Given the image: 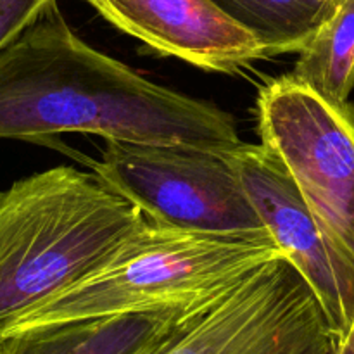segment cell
<instances>
[{
  "label": "cell",
  "mask_w": 354,
  "mask_h": 354,
  "mask_svg": "<svg viewBox=\"0 0 354 354\" xmlns=\"http://www.w3.org/2000/svg\"><path fill=\"white\" fill-rule=\"evenodd\" d=\"M207 310L111 315L12 328L0 334V354H156Z\"/></svg>",
  "instance_id": "obj_9"
},
{
  "label": "cell",
  "mask_w": 354,
  "mask_h": 354,
  "mask_svg": "<svg viewBox=\"0 0 354 354\" xmlns=\"http://www.w3.org/2000/svg\"><path fill=\"white\" fill-rule=\"evenodd\" d=\"M328 354H354V320L351 327L348 328V332L335 339L334 346H332Z\"/></svg>",
  "instance_id": "obj_13"
},
{
  "label": "cell",
  "mask_w": 354,
  "mask_h": 354,
  "mask_svg": "<svg viewBox=\"0 0 354 354\" xmlns=\"http://www.w3.org/2000/svg\"><path fill=\"white\" fill-rule=\"evenodd\" d=\"M114 28L196 68L239 73L268 59L265 45L213 0H85Z\"/></svg>",
  "instance_id": "obj_8"
},
{
  "label": "cell",
  "mask_w": 354,
  "mask_h": 354,
  "mask_svg": "<svg viewBox=\"0 0 354 354\" xmlns=\"http://www.w3.org/2000/svg\"><path fill=\"white\" fill-rule=\"evenodd\" d=\"M93 175L147 220L206 234H270L228 149L107 140Z\"/></svg>",
  "instance_id": "obj_4"
},
{
  "label": "cell",
  "mask_w": 354,
  "mask_h": 354,
  "mask_svg": "<svg viewBox=\"0 0 354 354\" xmlns=\"http://www.w3.org/2000/svg\"><path fill=\"white\" fill-rule=\"evenodd\" d=\"M279 256L286 254L270 234H206L145 218L100 268L9 330L111 315L203 311Z\"/></svg>",
  "instance_id": "obj_3"
},
{
  "label": "cell",
  "mask_w": 354,
  "mask_h": 354,
  "mask_svg": "<svg viewBox=\"0 0 354 354\" xmlns=\"http://www.w3.org/2000/svg\"><path fill=\"white\" fill-rule=\"evenodd\" d=\"M55 0H0V48L37 21Z\"/></svg>",
  "instance_id": "obj_12"
},
{
  "label": "cell",
  "mask_w": 354,
  "mask_h": 354,
  "mask_svg": "<svg viewBox=\"0 0 354 354\" xmlns=\"http://www.w3.org/2000/svg\"><path fill=\"white\" fill-rule=\"evenodd\" d=\"M290 75L327 99L349 100L354 86V0H335Z\"/></svg>",
  "instance_id": "obj_10"
},
{
  "label": "cell",
  "mask_w": 354,
  "mask_h": 354,
  "mask_svg": "<svg viewBox=\"0 0 354 354\" xmlns=\"http://www.w3.org/2000/svg\"><path fill=\"white\" fill-rule=\"evenodd\" d=\"M256 114L263 147L354 258V104L327 99L289 73L259 88Z\"/></svg>",
  "instance_id": "obj_5"
},
{
  "label": "cell",
  "mask_w": 354,
  "mask_h": 354,
  "mask_svg": "<svg viewBox=\"0 0 354 354\" xmlns=\"http://www.w3.org/2000/svg\"><path fill=\"white\" fill-rule=\"evenodd\" d=\"M61 133L213 149L241 144L230 114L90 47L54 2L0 48V138L40 142Z\"/></svg>",
  "instance_id": "obj_1"
},
{
  "label": "cell",
  "mask_w": 354,
  "mask_h": 354,
  "mask_svg": "<svg viewBox=\"0 0 354 354\" xmlns=\"http://www.w3.org/2000/svg\"><path fill=\"white\" fill-rule=\"evenodd\" d=\"M334 342L317 294L279 256L156 354H328Z\"/></svg>",
  "instance_id": "obj_6"
},
{
  "label": "cell",
  "mask_w": 354,
  "mask_h": 354,
  "mask_svg": "<svg viewBox=\"0 0 354 354\" xmlns=\"http://www.w3.org/2000/svg\"><path fill=\"white\" fill-rule=\"evenodd\" d=\"M144 221L133 204L73 166L0 192V334L100 268Z\"/></svg>",
  "instance_id": "obj_2"
},
{
  "label": "cell",
  "mask_w": 354,
  "mask_h": 354,
  "mask_svg": "<svg viewBox=\"0 0 354 354\" xmlns=\"http://www.w3.org/2000/svg\"><path fill=\"white\" fill-rule=\"evenodd\" d=\"M228 156L265 228L317 294L335 339L341 337L354 320V258L322 227L261 144L241 142Z\"/></svg>",
  "instance_id": "obj_7"
},
{
  "label": "cell",
  "mask_w": 354,
  "mask_h": 354,
  "mask_svg": "<svg viewBox=\"0 0 354 354\" xmlns=\"http://www.w3.org/2000/svg\"><path fill=\"white\" fill-rule=\"evenodd\" d=\"M227 16L251 31L270 57L299 54L335 0H213Z\"/></svg>",
  "instance_id": "obj_11"
}]
</instances>
